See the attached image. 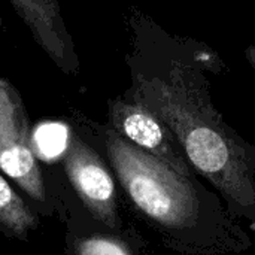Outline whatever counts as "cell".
Segmentation results:
<instances>
[{"mask_svg":"<svg viewBox=\"0 0 255 255\" xmlns=\"http://www.w3.org/2000/svg\"><path fill=\"white\" fill-rule=\"evenodd\" d=\"M130 97L172 130L194 173L217 188L238 220L255 229V145L224 121L202 72L173 61L166 78L134 75Z\"/></svg>","mask_w":255,"mask_h":255,"instance_id":"6da1fadb","label":"cell"},{"mask_svg":"<svg viewBox=\"0 0 255 255\" xmlns=\"http://www.w3.org/2000/svg\"><path fill=\"white\" fill-rule=\"evenodd\" d=\"M105 146L128 199L169 248L182 255H238L253 247L224 199L197 178L178 173L114 128L105 131Z\"/></svg>","mask_w":255,"mask_h":255,"instance_id":"7a4b0ae2","label":"cell"},{"mask_svg":"<svg viewBox=\"0 0 255 255\" xmlns=\"http://www.w3.org/2000/svg\"><path fill=\"white\" fill-rule=\"evenodd\" d=\"M0 169L31 199L45 200V187L31 149L25 111L16 90L0 79Z\"/></svg>","mask_w":255,"mask_h":255,"instance_id":"3957f363","label":"cell"},{"mask_svg":"<svg viewBox=\"0 0 255 255\" xmlns=\"http://www.w3.org/2000/svg\"><path fill=\"white\" fill-rule=\"evenodd\" d=\"M109 120L111 128L131 145L161 160L178 173L197 178L172 130L148 108L131 100L115 99L109 103Z\"/></svg>","mask_w":255,"mask_h":255,"instance_id":"277c9868","label":"cell"},{"mask_svg":"<svg viewBox=\"0 0 255 255\" xmlns=\"http://www.w3.org/2000/svg\"><path fill=\"white\" fill-rule=\"evenodd\" d=\"M66 175L88 211L105 226L118 224L115 182L102 158L72 133L63 155Z\"/></svg>","mask_w":255,"mask_h":255,"instance_id":"5b68a950","label":"cell"},{"mask_svg":"<svg viewBox=\"0 0 255 255\" xmlns=\"http://www.w3.org/2000/svg\"><path fill=\"white\" fill-rule=\"evenodd\" d=\"M13 9L30 28L36 43L66 73L75 75L79 70V60L75 52L61 9L57 0H10Z\"/></svg>","mask_w":255,"mask_h":255,"instance_id":"8992f818","label":"cell"},{"mask_svg":"<svg viewBox=\"0 0 255 255\" xmlns=\"http://www.w3.org/2000/svg\"><path fill=\"white\" fill-rule=\"evenodd\" d=\"M72 130L60 121H43L31 133V149L36 158L55 161L67 151Z\"/></svg>","mask_w":255,"mask_h":255,"instance_id":"52a82bcc","label":"cell"},{"mask_svg":"<svg viewBox=\"0 0 255 255\" xmlns=\"http://www.w3.org/2000/svg\"><path fill=\"white\" fill-rule=\"evenodd\" d=\"M0 226L12 235L24 238L34 226L36 218L21 197L0 175Z\"/></svg>","mask_w":255,"mask_h":255,"instance_id":"ba28073f","label":"cell"},{"mask_svg":"<svg viewBox=\"0 0 255 255\" xmlns=\"http://www.w3.org/2000/svg\"><path fill=\"white\" fill-rule=\"evenodd\" d=\"M78 255H134L127 244L114 238H88L78 244Z\"/></svg>","mask_w":255,"mask_h":255,"instance_id":"9c48e42d","label":"cell"},{"mask_svg":"<svg viewBox=\"0 0 255 255\" xmlns=\"http://www.w3.org/2000/svg\"><path fill=\"white\" fill-rule=\"evenodd\" d=\"M245 57H247V60L250 61V64L254 67V70H255V45H251V46H248V48H247V51H245Z\"/></svg>","mask_w":255,"mask_h":255,"instance_id":"30bf717a","label":"cell"}]
</instances>
